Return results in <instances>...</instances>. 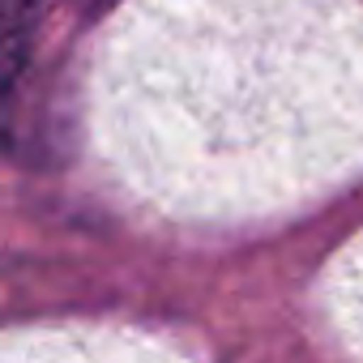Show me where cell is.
I'll list each match as a JSON object with an SVG mask.
<instances>
[{
  "label": "cell",
  "instance_id": "obj_1",
  "mask_svg": "<svg viewBox=\"0 0 363 363\" xmlns=\"http://www.w3.org/2000/svg\"><path fill=\"white\" fill-rule=\"evenodd\" d=\"M60 0H0V73H5V94L13 99L26 60H30V39L43 26V18Z\"/></svg>",
  "mask_w": 363,
  "mask_h": 363
}]
</instances>
